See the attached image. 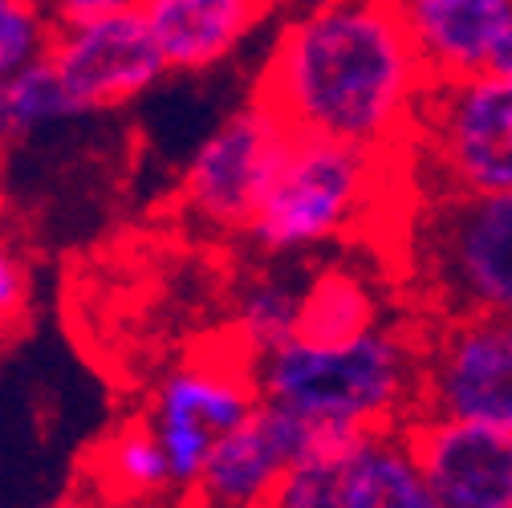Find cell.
Wrapping results in <instances>:
<instances>
[{
	"instance_id": "obj_1",
	"label": "cell",
	"mask_w": 512,
	"mask_h": 508,
	"mask_svg": "<svg viewBox=\"0 0 512 508\" xmlns=\"http://www.w3.org/2000/svg\"><path fill=\"white\" fill-rule=\"evenodd\" d=\"M431 86L395 0H301L256 74L293 135L366 151H407Z\"/></svg>"
},
{
	"instance_id": "obj_2",
	"label": "cell",
	"mask_w": 512,
	"mask_h": 508,
	"mask_svg": "<svg viewBox=\"0 0 512 508\" xmlns=\"http://www.w3.org/2000/svg\"><path fill=\"white\" fill-rule=\"evenodd\" d=\"M423 330L407 322H378L374 330L317 346L289 338L256 358V391L330 431L407 427L419 415Z\"/></svg>"
},
{
	"instance_id": "obj_3",
	"label": "cell",
	"mask_w": 512,
	"mask_h": 508,
	"mask_svg": "<svg viewBox=\"0 0 512 508\" xmlns=\"http://www.w3.org/2000/svg\"><path fill=\"white\" fill-rule=\"evenodd\" d=\"M407 167V151H366L338 139L293 135L244 236L265 257L301 261L305 252L366 228L382 200L395 196L391 179Z\"/></svg>"
},
{
	"instance_id": "obj_4",
	"label": "cell",
	"mask_w": 512,
	"mask_h": 508,
	"mask_svg": "<svg viewBox=\"0 0 512 508\" xmlns=\"http://www.w3.org/2000/svg\"><path fill=\"white\" fill-rule=\"evenodd\" d=\"M407 269L427 317H512V192L419 187L407 216Z\"/></svg>"
},
{
	"instance_id": "obj_5",
	"label": "cell",
	"mask_w": 512,
	"mask_h": 508,
	"mask_svg": "<svg viewBox=\"0 0 512 508\" xmlns=\"http://www.w3.org/2000/svg\"><path fill=\"white\" fill-rule=\"evenodd\" d=\"M415 187L512 192V78L468 74L435 82L407 143Z\"/></svg>"
},
{
	"instance_id": "obj_6",
	"label": "cell",
	"mask_w": 512,
	"mask_h": 508,
	"mask_svg": "<svg viewBox=\"0 0 512 508\" xmlns=\"http://www.w3.org/2000/svg\"><path fill=\"white\" fill-rule=\"evenodd\" d=\"M256 403V362L228 338L216 354H191L159 378L143 423L159 439L179 496H191L212 448L256 411Z\"/></svg>"
},
{
	"instance_id": "obj_7",
	"label": "cell",
	"mask_w": 512,
	"mask_h": 508,
	"mask_svg": "<svg viewBox=\"0 0 512 508\" xmlns=\"http://www.w3.org/2000/svg\"><path fill=\"white\" fill-rule=\"evenodd\" d=\"M273 504L281 508H431V492L415 464L407 427L330 431L285 472Z\"/></svg>"
},
{
	"instance_id": "obj_8",
	"label": "cell",
	"mask_w": 512,
	"mask_h": 508,
	"mask_svg": "<svg viewBox=\"0 0 512 508\" xmlns=\"http://www.w3.org/2000/svg\"><path fill=\"white\" fill-rule=\"evenodd\" d=\"M289 143V122L265 98L232 110L183 163L175 192L183 216L208 232H248Z\"/></svg>"
},
{
	"instance_id": "obj_9",
	"label": "cell",
	"mask_w": 512,
	"mask_h": 508,
	"mask_svg": "<svg viewBox=\"0 0 512 508\" xmlns=\"http://www.w3.org/2000/svg\"><path fill=\"white\" fill-rule=\"evenodd\" d=\"M419 411L512 435V317H427Z\"/></svg>"
},
{
	"instance_id": "obj_10",
	"label": "cell",
	"mask_w": 512,
	"mask_h": 508,
	"mask_svg": "<svg viewBox=\"0 0 512 508\" xmlns=\"http://www.w3.org/2000/svg\"><path fill=\"white\" fill-rule=\"evenodd\" d=\"M49 66L66 86L74 114L122 110L171 74L139 9L57 21Z\"/></svg>"
},
{
	"instance_id": "obj_11",
	"label": "cell",
	"mask_w": 512,
	"mask_h": 508,
	"mask_svg": "<svg viewBox=\"0 0 512 508\" xmlns=\"http://www.w3.org/2000/svg\"><path fill=\"white\" fill-rule=\"evenodd\" d=\"M407 439L431 508H512V435L464 419L415 415Z\"/></svg>"
},
{
	"instance_id": "obj_12",
	"label": "cell",
	"mask_w": 512,
	"mask_h": 508,
	"mask_svg": "<svg viewBox=\"0 0 512 508\" xmlns=\"http://www.w3.org/2000/svg\"><path fill=\"white\" fill-rule=\"evenodd\" d=\"M313 435H317L313 423L261 399L256 411L212 448L196 488H191V500L220 508L273 504L285 472L313 443Z\"/></svg>"
},
{
	"instance_id": "obj_13",
	"label": "cell",
	"mask_w": 512,
	"mask_h": 508,
	"mask_svg": "<svg viewBox=\"0 0 512 508\" xmlns=\"http://www.w3.org/2000/svg\"><path fill=\"white\" fill-rule=\"evenodd\" d=\"M277 0H143L139 13L171 74H208L261 29Z\"/></svg>"
},
{
	"instance_id": "obj_14",
	"label": "cell",
	"mask_w": 512,
	"mask_h": 508,
	"mask_svg": "<svg viewBox=\"0 0 512 508\" xmlns=\"http://www.w3.org/2000/svg\"><path fill=\"white\" fill-rule=\"evenodd\" d=\"M395 5L435 82L480 74L512 17V0H395Z\"/></svg>"
},
{
	"instance_id": "obj_15",
	"label": "cell",
	"mask_w": 512,
	"mask_h": 508,
	"mask_svg": "<svg viewBox=\"0 0 512 508\" xmlns=\"http://www.w3.org/2000/svg\"><path fill=\"white\" fill-rule=\"evenodd\" d=\"M378 322H387L382 313V293L378 285L350 261H330L322 269H309L301 297H297V322L293 338L334 346L350 342Z\"/></svg>"
},
{
	"instance_id": "obj_16",
	"label": "cell",
	"mask_w": 512,
	"mask_h": 508,
	"mask_svg": "<svg viewBox=\"0 0 512 508\" xmlns=\"http://www.w3.org/2000/svg\"><path fill=\"white\" fill-rule=\"evenodd\" d=\"M293 261L297 257H289V269L273 265V269L252 273L232 297V317H228L224 338L240 354H248L252 362L293 338L297 297H301V285H305V273H309Z\"/></svg>"
},
{
	"instance_id": "obj_17",
	"label": "cell",
	"mask_w": 512,
	"mask_h": 508,
	"mask_svg": "<svg viewBox=\"0 0 512 508\" xmlns=\"http://www.w3.org/2000/svg\"><path fill=\"white\" fill-rule=\"evenodd\" d=\"M94 476L106 488V496H114V500H159V496L175 492L167 456L143 419L122 423L118 431H110L98 443Z\"/></svg>"
},
{
	"instance_id": "obj_18",
	"label": "cell",
	"mask_w": 512,
	"mask_h": 508,
	"mask_svg": "<svg viewBox=\"0 0 512 508\" xmlns=\"http://www.w3.org/2000/svg\"><path fill=\"white\" fill-rule=\"evenodd\" d=\"M61 118H74V106L49 57L0 82V151L25 147L33 135L57 126Z\"/></svg>"
},
{
	"instance_id": "obj_19",
	"label": "cell",
	"mask_w": 512,
	"mask_h": 508,
	"mask_svg": "<svg viewBox=\"0 0 512 508\" xmlns=\"http://www.w3.org/2000/svg\"><path fill=\"white\" fill-rule=\"evenodd\" d=\"M57 17L45 0H0V82L49 57Z\"/></svg>"
},
{
	"instance_id": "obj_20",
	"label": "cell",
	"mask_w": 512,
	"mask_h": 508,
	"mask_svg": "<svg viewBox=\"0 0 512 508\" xmlns=\"http://www.w3.org/2000/svg\"><path fill=\"white\" fill-rule=\"evenodd\" d=\"M29 309V265L17 244L0 240V334H9Z\"/></svg>"
},
{
	"instance_id": "obj_21",
	"label": "cell",
	"mask_w": 512,
	"mask_h": 508,
	"mask_svg": "<svg viewBox=\"0 0 512 508\" xmlns=\"http://www.w3.org/2000/svg\"><path fill=\"white\" fill-rule=\"evenodd\" d=\"M49 13L57 21H74V17H98V13H122V9H139L143 0H45Z\"/></svg>"
},
{
	"instance_id": "obj_22",
	"label": "cell",
	"mask_w": 512,
	"mask_h": 508,
	"mask_svg": "<svg viewBox=\"0 0 512 508\" xmlns=\"http://www.w3.org/2000/svg\"><path fill=\"white\" fill-rule=\"evenodd\" d=\"M484 70L512 78V17H508V25L500 29V37H496V45H492V53H488V66H484Z\"/></svg>"
},
{
	"instance_id": "obj_23",
	"label": "cell",
	"mask_w": 512,
	"mask_h": 508,
	"mask_svg": "<svg viewBox=\"0 0 512 508\" xmlns=\"http://www.w3.org/2000/svg\"><path fill=\"white\" fill-rule=\"evenodd\" d=\"M5 236H9V232H5V216H0V240H5Z\"/></svg>"
}]
</instances>
